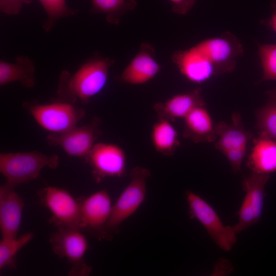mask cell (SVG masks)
<instances>
[{
	"label": "cell",
	"mask_w": 276,
	"mask_h": 276,
	"mask_svg": "<svg viewBox=\"0 0 276 276\" xmlns=\"http://www.w3.org/2000/svg\"><path fill=\"white\" fill-rule=\"evenodd\" d=\"M114 62L96 53L74 73L63 70L59 75L57 99L73 104L77 100L88 103L105 86L109 68Z\"/></svg>",
	"instance_id": "obj_1"
},
{
	"label": "cell",
	"mask_w": 276,
	"mask_h": 276,
	"mask_svg": "<svg viewBox=\"0 0 276 276\" xmlns=\"http://www.w3.org/2000/svg\"><path fill=\"white\" fill-rule=\"evenodd\" d=\"M59 164L57 155L36 151L0 154V172L6 183L15 188L36 179L43 168L54 169Z\"/></svg>",
	"instance_id": "obj_2"
},
{
	"label": "cell",
	"mask_w": 276,
	"mask_h": 276,
	"mask_svg": "<svg viewBox=\"0 0 276 276\" xmlns=\"http://www.w3.org/2000/svg\"><path fill=\"white\" fill-rule=\"evenodd\" d=\"M130 181L112 205L106 229L112 239L117 234L120 224L133 214L146 197L147 182L151 176L146 168L136 166L130 171Z\"/></svg>",
	"instance_id": "obj_3"
},
{
	"label": "cell",
	"mask_w": 276,
	"mask_h": 276,
	"mask_svg": "<svg viewBox=\"0 0 276 276\" xmlns=\"http://www.w3.org/2000/svg\"><path fill=\"white\" fill-rule=\"evenodd\" d=\"M22 106L40 127L55 134L75 127L85 114L84 110L75 104L57 99L45 104L25 102Z\"/></svg>",
	"instance_id": "obj_4"
},
{
	"label": "cell",
	"mask_w": 276,
	"mask_h": 276,
	"mask_svg": "<svg viewBox=\"0 0 276 276\" xmlns=\"http://www.w3.org/2000/svg\"><path fill=\"white\" fill-rule=\"evenodd\" d=\"M51 234L49 241L54 254L65 259L71 266L70 275H88L92 267L88 265L84 256L89 248L84 232L79 229L59 226Z\"/></svg>",
	"instance_id": "obj_5"
},
{
	"label": "cell",
	"mask_w": 276,
	"mask_h": 276,
	"mask_svg": "<svg viewBox=\"0 0 276 276\" xmlns=\"http://www.w3.org/2000/svg\"><path fill=\"white\" fill-rule=\"evenodd\" d=\"M190 218L197 220L210 238L222 250L230 251L237 242L234 227L225 226L215 210L203 198L194 192H185Z\"/></svg>",
	"instance_id": "obj_6"
},
{
	"label": "cell",
	"mask_w": 276,
	"mask_h": 276,
	"mask_svg": "<svg viewBox=\"0 0 276 276\" xmlns=\"http://www.w3.org/2000/svg\"><path fill=\"white\" fill-rule=\"evenodd\" d=\"M78 199L80 207V229L99 240H111L106 229L112 206L107 191L101 190Z\"/></svg>",
	"instance_id": "obj_7"
},
{
	"label": "cell",
	"mask_w": 276,
	"mask_h": 276,
	"mask_svg": "<svg viewBox=\"0 0 276 276\" xmlns=\"http://www.w3.org/2000/svg\"><path fill=\"white\" fill-rule=\"evenodd\" d=\"M41 204L52 214L50 221L56 227L80 229V207L67 191L54 186H47L37 191Z\"/></svg>",
	"instance_id": "obj_8"
},
{
	"label": "cell",
	"mask_w": 276,
	"mask_h": 276,
	"mask_svg": "<svg viewBox=\"0 0 276 276\" xmlns=\"http://www.w3.org/2000/svg\"><path fill=\"white\" fill-rule=\"evenodd\" d=\"M269 178L270 174L254 172L244 177L242 187L245 197L238 212V222L233 226L237 234L261 219L266 196L265 188Z\"/></svg>",
	"instance_id": "obj_9"
},
{
	"label": "cell",
	"mask_w": 276,
	"mask_h": 276,
	"mask_svg": "<svg viewBox=\"0 0 276 276\" xmlns=\"http://www.w3.org/2000/svg\"><path fill=\"white\" fill-rule=\"evenodd\" d=\"M91 168L97 183L106 177H121L127 170V157L120 146L111 143H97L84 157Z\"/></svg>",
	"instance_id": "obj_10"
},
{
	"label": "cell",
	"mask_w": 276,
	"mask_h": 276,
	"mask_svg": "<svg viewBox=\"0 0 276 276\" xmlns=\"http://www.w3.org/2000/svg\"><path fill=\"white\" fill-rule=\"evenodd\" d=\"M195 46L211 61L217 76L233 72L243 52L239 40L229 32L205 39Z\"/></svg>",
	"instance_id": "obj_11"
},
{
	"label": "cell",
	"mask_w": 276,
	"mask_h": 276,
	"mask_svg": "<svg viewBox=\"0 0 276 276\" xmlns=\"http://www.w3.org/2000/svg\"><path fill=\"white\" fill-rule=\"evenodd\" d=\"M101 123L99 118H94L88 124L76 126L59 134L51 133L47 137V143L51 146L61 147L70 156L85 157L102 135Z\"/></svg>",
	"instance_id": "obj_12"
},
{
	"label": "cell",
	"mask_w": 276,
	"mask_h": 276,
	"mask_svg": "<svg viewBox=\"0 0 276 276\" xmlns=\"http://www.w3.org/2000/svg\"><path fill=\"white\" fill-rule=\"evenodd\" d=\"M172 60L180 73L192 82L200 84L217 76L211 61L195 45L175 52Z\"/></svg>",
	"instance_id": "obj_13"
},
{
	"label": "cell",
	"mask_w": 276,
	"mask_h": 276,
	"mask_svg": "<svg viewBox=\"0 0 276 276\" xmlns=\"http://www.w3.org/2000/svg\"><path fill=\"white\" fill-rule=\"evenodd\" d=\"M160 68L155 59L153 47L143 43L137 53L119 76V79L132 85L143 84L152 79Z\"/></svg>",
	"instance_id": "obj_14"
},
{
	"label": "cell",
	"mask_w": 276,
	"mask_h": 276,
	"mask_svg": "<svg viewBox=\"0 0 276 276\" xmlns=\"http://www.w3.org/2000/svg\"><path fill=\"white\" fill-rule=\"evenodd\" d=\"M6 182L0 187V229L2 238L16 237L22 219L24 201Z\"/></svg>",
	"instance_id": "obj_15"
},
{
	"label": "cell",
	"mask_w": 276,
	"mask_h": 276,
	"mask_svg": "<svg viewBox=\"0 0 276 276\" xmlns=\"http://www.w3.org/2000/svg\"><path fill=\"white\" fill-rule=\"evenodd\" d=\"M205 105L200 88L177 94L164 102H157L153 109L158 119L170 121L184 119L195 108Z\"/></svg>",
	"instance_id": "obj_16"
},
{
	"label": "cell",
	"mask_w": 276,
	"mask_h": 276,
	"mask_svg": "<svg viewBox=\"0 0 276 276\" xmlns=\"http://www.w3.org/2000/svg\"><path fill=\"white\" fill-rule=\"evenodd\" d=\"M216 140L215 148L223 154L240 147H247L252 134L243 126L239 113H233L232 122H220L215 125Z\"/></svg>",
	"instance_id": "obj_17"
},
{
	"label": "cell",
	"mask_w": 276,
	"mask_h": 276,
	"mask_svg": "<svg viewBox=\"0 0 276 276\" xmlns=\"http://www.w3.org/2000/svg\"><path fill=\"white\" fill-rule=\"evenodd\" d=\"M205 105L195 108L184 119L183 135L195 143L214 142L215 126Z\"/></svg>",
	"instance_id": "obj_18"
},
{
	"label": "cell",
	"mask_w": 276,
	"mask_h": 276,
	"mask_svg": "<svg viewBox=\"0 0 276 276\" xmlns=\"http://www.w3.org/2000/svg\"><path fill=\"white\" fill-rule=\"evenodd\" d=\"M246 166L256 173L270 174L276 172V141L259 134L254 139Z\"/></svg>",
	"instance_id": "obj_19"
},
{
	"label": "cell",
	"mask_w": 276,
	"mask_h": 276,
	"mask_svg": "<svg viewBox=\"0 0 276 276\" xmlns=\"http://www.w3.org/2000/svg\"><path fill=\"white\" fill-rule=\"evenodd\" d=\"M35 70L34 62L27 56L18 55L13 62L1 60L0 85L18 82L25 88H32L36 83Z\"/></svg>",
	"instance_id": "obj_20"
},
{
	"label": "cell",
	"mask_w": 276,
	"mask_h": 276,
	"mask_svg": "<svg viewBox=\"0 0 276 276\" xmlns=\"http://www.w3.org/2000/svg\"><path fill=\"white\" fill-rule=\"evenodd\" d=\"M151 140L155 150L159 153L172 156L180 145L178 134L171 121L158 119L153 125Z\"/></svg>",
	"instance_id": "obj_21"
},
{
	"label": "cell",
	"mask_w": 276,
	"mask_h": 276,
	"mask_svg": "<svg viewBox=\"0 0 276 276\" xmlns=\"http://www.w3.org/2000/svg\"><path fill=\"white\" fill-rule=\"evenodd\" d=\"M90 11L105 15L106 21L117 25L122 16L132 10L137 5L135 0H91Z\"/></svg>",
	"instance_id": "obj_22"
},
{
	"label": "cell",
	"mask_w": 276,
	"mask_h": 276,
	"mask_svg": "<svg viewBox=\"0 0 276 276\" xmlns=\"http://www.w3.org/2000/svg\"><path fill=\"white\" fill-rule=\"evenodd\" d=\"M32 232L16 237L2 238L0 242V270L16 268V257L18 251L33 238Z\"/></svg>",
	"instance_id": "obj_23"
},
{
	"label": "cell",
	"mask_w": 276,
	"mask_h": 276,
	"mask_svg": "<svg viewBox=\"0 0 276 276\" xmlns=\"http://www.w3.org/2000/svg\"><path fill=\"white\" fill-rule=\"evenodd\" d=\"M256 128L260 134L276 141V98H269L255 112Z\"/></svg>",
	"instance_id": "obj_24"
},
{
	"label": "cell",
	"mask_w": 276,
	"mask_h": 276,
	"mask_svg": "<svg viewBox=\"0 0 276 276\" xmlns=\"http://www.w3.org/2000/svg\"><path fill=\"white\" fill-rule=\"evenodd\" d=\"M47 15L42 24L43 30L48 33L55 26L57 21L64 17L75 15L78 10L69 7L66 0H38Z\"/></svg>",
	"instance_id": "obj_25"
},
{
	"label": "cell",
	"mask_w": 276,
	"mask_h": 276,
	"mask_svg": "<svg viewBox=\"0 0 276 276\" xmlns=\"http://www.w3.org/2000/svg\"><path fill=\"white\" fill-rule=\"evenodd\" d=\"M259 54L263 69L261 81L276 80V43L259 45Z\"/></svg>",
	"instance_id": "obj_26"
},
{
	"label": "cell",
	"mask_w": 276,
	"mask_h": 276,
	"mask_svg": "<svg viewBox=\"0 0 276 276\" xmlns=\"http://www.w3.org/2000/svg\"><path fill=\"white\" fill-rule=\"evenodd\" d=\"M33 0H0L1 12L9 15L20 13L24 5L30 4Z\"/></svg>",
	"instance_id": "obj_27"
},
{
	"label": "cell",
	"mask_w": 276,
	"mask_h": 276,
	"mask_svg": "<svg viewBox=\"0 0 276 276\" xmlns=\"http://www.w3.org/2000/svg\"><path fill=\"white\" fill-rule=\"evenodd\" d=\"M246 150L247 147H240L229 150L223 153L229 161L234 172L237 173L241 170V164Z\"/></svg>",
	"instance_id": "obj_28"
},
{
	"label": "cell",
	"mask_w": 276,
	"mask_h": 276,
	"mask_svg": "<svg viewBox=\"0 0 276 276\" xmlns=\"http://www.w3.org/2000/svg\"><path fill=\"white\" fill-rule=\"evenodd\" d=\"M172 4V11L180 15L187 14L193 8L195 0H169Z\"/></svg>",
	"instance_id": "obj_29"
},
{
	"label": "cell",
	"mask_w": 276,
	"mask_h": 276,
	"mask_svg": "<svg viewBox=\"0 0 276 276\" xmlns=\"http://www.w3.org/2000/svg\"><path fill=\"white\" fill-rule=\"evenodd\" d=\"M270 6L272 13L266 24L276 33V0H272Z\"/></svg>",
	"instance_id": "obj_30"
},
{
	"label": "cell",
	"mask_w": 276,
	"mask_h": 276,
	"mask_svg": "<svg viewBox=\"0 0 276 276\" xmlns=\"http://www.w3.org/2000/svg\"><path fill=\"white\" fill-rule=\"evenodd\" d=\"M266 94L269 98H276V87L267 91Z\"/></svg>",
	"instance_id": "obj_31"
}]
</instances>
